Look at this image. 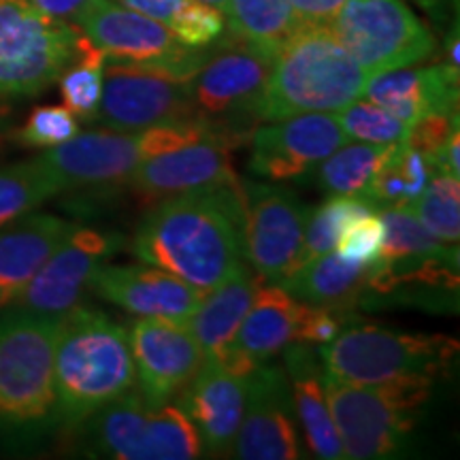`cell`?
<instances>
[{"label": "cell", "instance_id": "6da1fadb", "mask_svg": "<svg viewBox=\"0 0 460 460\" xmlns=\"http://www.w3.org/2000/svg\"><path fill=\"white\" fill-rule=\"evenodd\" d=\"M132 252L190 286L211 290L243 262L241 186L164 199L143 217Z\"/></svg>", "mask_w": 460, "mask_h": 460}, {"label": "cell", "instance_id": "7a4b0ae2", "mask_svg": "<svg viewBox=\"0 0 460 460\" xmlns=\"http://www.w3.org/2000/svg\"><path fill=\"white\" fill-rule=\"evenodd\" d=\"M135 360L124 326L96 309L73 307L60 318L54 356V422L79 427L135 386Z\"/></svg>", "mask_w": 460, "mask_h": 460}, {"label": "cell", "instance_id": "3957f363", "mask_svg": "<svg viewBox=\"0 0 460 460\" xmlns=\"http://www.w3.org/2000/svg\"><path fill=\"white\" fill-rule=\"evenodd\" d=\"M369 79L329 24H298L273 58L256 119L278 122L301 113H337L365 96Z\"/></svg>", "mask_w": 460, "mask_h": 460}, {"label": "cell", "instance_id": "277c9868", "mask_svg": "<svg viewBox=\"0 0 460 460\" xmlns=\"http://www.w3.org/2000/svg\"><path fill=\"white\" fill-rule=\"evenodd\" d=\"M435 379L402 377L362 386L322 371L326 405L345 458L377 460L405 450Z\"/></svg>", "mask_w": 460, "mask_h": 460}, {"label": "cell", "instance_id": "5b68a950", "mask_svg": "<svg viewBox=\"0 0 460 460\" xmlns=\"http://www.w3.org/2000/svg\"><path fill=\"white\" fill-rule=\"evenodd\" d=\"M62 315L17 307L0 318V435L54 422V356Z\"/></svg>", "mask_w": 460, "mask_h": 460}, {"label": "cell", "instance_id": "8992f818", "mask_svg": "<svg viewBox=\"0 0 460 460\" xmlns=\"http://www.w3.org/2000/svg\"><path fill=\"white\" fill-rule=\"evenodd\" d=\"M324 371L345 382L376 386L402 377H439L452 367L458 341L446 335L352 326L320 345Z\"/></svg>", "mask_w": 460, "mask_h": 460}, {"label": "cell", "instance_id": "52a82bcc", "mask_svg": "<svg viewBox=\"0 0 460 460\" xmlns=\"http://www.w3.org/2000/svg\"><path fill=\"white\" fill-rule=\"evenodd\" d=\"M84 32L45 15L32 0H0V99H31L79 56Z\"/></svg>", "mask_w": 460, "mask_h": 460}, {"label": "cell", "instance_id": "ba28073f", "mask_svg": "<svg viewBox=\"0 0 460 460\" xmlns=\"http://www.w3.org/2000/svg\"><path fill=\"white\" fill-rule=\"evenodd\" d=\"M79 427L88 429L92 450L118 460H190L203 452L199 430L180 405H149L126 393Z\"/></svg>", "mask_w": 460, "mask_h": 460}, {"label": "cell", "instance_id": "9c48e42d", "mask_svg": "<svg viewBox=\"0 0 460 460\" xmlns=\"http://www.w3.org/2000/svg\"><path fill=\"white\" fill-rule=\"evenodd\" d=\"M329 26L371 77L416 66L437 51L435 34L402 0H345Z\"/></svg>", "mask_w": 460, "mask_h": 460}, {"label": "cell", "instance_id": "30bf717a", "mask_svg": "<svg viewBox=\"0 0 460 460\" xmlns=\"http://www.w3.org/2000/svg\"><path fill=\"white\" fill-rule=\"evenodd\" d=\"M190 68L109 60L94 122L115 132H141L194 118Z\"/></svg>", "mask_w": 460, "mask_h": 460}, {"label": "cell", "instance_id": "8fae6325", "mask_svg": "<svg viewBox=\"0 0 460 460\" xmlns=\"http://www.w3.org/2000/svg\"><path fill=\"white\" fill-rule=\"evenodd\" d=\"M243 194V256L258 278L281 284L303 261L305 226L312 207L290 190L241 183Z\"/></svg>", "mask_w": 460, "mask_h": 460}, {"label": "cell", "instance_id": "7c38bea8", "mask_svg": "<svg viewBox=\"0 0 460 460\" xmlns=\"http://www.w3.org/2000/svg\"><path fill=\"white\" fill-rule=\"evenodd\" d=\"M73 24L107 56V60L199 71L209 58L207 51L183 45L163 22L124 7L118 0H90L73 17Z\"/></svg>", "mask_w": 460, "mask_h": 460}, {"label": "cell", "instance_id": "4fadbf2b", "mask_svg": "<svg viewBox=\"0 0 460 460\" xmlns=\"http://www.w3.org/2000/svg\"><path fill=\"white\" fill-rule=\"evenodd\" d=\"M384 243L371 264L369 288L388 295L402 284L458 288V245L437 239L410 207H386Z\"/></svg>", "mask_w": 460, "mask_h": 460}, {"label": "cell", "instance_id": "5bb4252c", "mask_svg": "<svg viewBox=\"0 0 460 460\" xmlns=\"http://www.w3.org/2000/svg\"><path fill=\"white\" fill-rule=\"evenodd\" d=\"M119 247L118 234L75 226L11 303L26 312L65 315L77 307L102 264Z\"/></svg>", "mask_w": 460, "mask_h": 460}, {"label": "cell", "instance_id": "9a60e30c", "mask_svg": "<svg viewBox=\"0 0 460 460\" xmlns=\"http://www.w3.org/2000/svg\"><path fill=\"white\" fill-rule=\"evenodd\" d=\"M273 58L239 39L220 54H209L190 82L194 118L226 132L233 119H256L264 85L271 75Z\"/></svg>", "mask_w": 460, "mask_h": 460}, {"label": "cell", "instance_id": "2e32d148", "mask_svg": "<svg viewBox=\"0 0 460 460\" xmlns=\"http://www.w3.org/2000/svg\"><path fill=\"white\" fill-rule=\"evenodd\" d=\"M345 141L335 113L292 115L254 132L250 169L264 180H296L318 169Z\"/></svg>", "mask_w": 460, "mask_h": 460}, {"label": "cell", "instance_id": "e0dca14e", "mask_svg": "<svg viewBox=\"0 0 460 460\" xmlns=\"http://www.w3.org/2000/svg\"><path fill=\"white\" fill-rule=\"evenodd\" d=\"M233 456L243 460H296L295 405L288 376L279 367L258 365L247 376L245 411L241 418Z\"/></svg>", "mask_w": 460, "mask_h": 460}, {"label": "cell", "instance_id": "ac0fdd59", "mask_svg": "<svg viewBox=\"0 0 460 460\" xmlns=\"http://www.w3.org/2000/svg\"><path fill=\"white\" fill-rule=\"evenodd\" d=\"M128 339L141 396L149 405L171 402L205 362L203 348L183 322L137 320Z\"/></svg>", "mask_w": 460, "mask_h": 460}, {"label": "cell", "instance_id": "d6986e66", "mask_svg": "<svg viewBox=\"0 0 460 460\" xmlns=\"http://www.w3.org/2000/svg\"><path fill=\"white\" fill-rule=\"evenodd\" d=\"M141 160L139 132L115 130H79L73 139L37 156L60 192L126 181Z\"/></svg>", "mask_w": 460, "mask_h": 460}, {"label": "cell", "instance_id": "ffe728a7", "mask_svg": "<svg viewBox=\"0 0 460 460\" xmlns=\"http://www.w3.org/2000/svg\"><path fill=\"white\" fill-rule=\"evenodd\" d=\"M247 376L214 358H205L197 376L180 393V407L199 430L203 450L222 456L233 450L245 411Z\"/></svg>", "mask_w": 460, "mask_h": 460}, {"label": "cell", "instance_id": "44dd1931", "mask_svg": "<svg viewBox=\"0 0 460 460\" xmlns=\"http://www.w3.org/2000/svg\"><path fill=\"white\" fill-rule=\"evenodd\" d=\"M92 290L128 314L141 318L183 322V324L197 312L207 292L152 264L149 267L102 264L92 281Z\"/></svg>", "mask_w": 460, "mask_h": 460}, {"label": "cell", "instance_id": "7402d4cb", "mask_svg": "<svg viewBox=\"0 0 460 460\" xmlns=\"http://www.w3.org/2000/svg\"><path fill=\"white\" fill-rule=\"evenodd\" d=\"M228 141L207 139L141 160L130 175L132 186L152 199H169L205 188H237Z\"/></svg>", "mask_w": 460, "mask_h": 460}, {"label": "cell", "instance_id": "603a6c76", "mask_svg": "<svg viewBox=\"0 0 460 460\" xmlns=\"http://www.w3.org/2000/svg\"><path fill=\"white\" fill-rule=\"evenodd\" d=\"M303 301H296L281 286L258 288L233 341L214 360L228 369L250 376L258 365L279 354L288 343L298 341Z\"/></svg>", "mask_w": 460, "mask_h": 460}, {"label": "cell", "instance_id": "cb8c5ba5", "mask_svg": "<svg viewBox=\"0 0 460 460\" xmlns=\"http://www.w3.org/2000/svg\"><path fill=\"white\" fill-rule=\"evenodd\" d=\"M365 96L407 126L429 115H452L458 111V66L446 62L373 75L367 82Z\"/></svg>", "mask_w": 460, "mask_h": 460}, {"label": "cell", "instance_id": "d4e9b609", "mask_svg": "<svg viewBox=\"0 0 460 460\" xmlns=\"http://www.w3.org/2000/svg\"><path fill=\"white\" fill-rule=\"evenodd\" d=\"M77 224L51 214H31L0 226V295L4 305L34 278Z\"/></svg>", "mask_w": 460, "mask_h": 460}, {"label": "cell", "instance_id": "484cf974", "mask_svg": "<svg viewBox=\"0 0 460 460\" xmlns=\"http://www.w3.org/2000/svg\"><path fill=\"white\" fill-rule=\"evenodd\" d=\"M281 352L286 358V376L288 384H290L292 405H295V413L312 452L324 460L345 458L329 405H326L322 369L315 362L312 343L292 341Z\"/></svg>", "mask_w": 460, "mask_h": 460}, {"label": "cell", "instance_id": "4316f807", "mask_svg": "<svg viewBox=\"0 0 460 460\" xmlns=\"http://www.w3.org/2000/svg\"><path fill=\"white\" fill-rule=\"evenodd\" d=\"M258 281L261 278L241 262L228 278L205 292L197 312L186 322L190 332L203 348L205 358L222 354L233 341L247 309L254 303L258 288H261Z\"/></svg>", "mask_w": 460, "mask_h": 460}, {"label": "cell", "instance_id": "83f0119b", "mask_svg": "<svg viewBox=\"0 0 460 460\" xmlns=\"http://www.w3.org/2000/svg\"><path fill=\"white\" fill-rule=\"evenodd\" d=\"M369 275L371 264L345 261L332 250L298 264L278 286L298 301L339 312L358 301L362 290L369 288Z\"/></svg>", "mask_w": 460, "mask_h": 460}, {"label": "cell", "instance_id": "f1b7e54d", "mask_svg": "<svg viewBox=\"0 0 460 460\" xmlns=\"http://www.w3.org/2000/svg\"><path fill=\"white\" fill-rule=\"evenodd\" d=\"M394 146H373V143H352L335 149L318 166L315 183L326 197H362L393 156Z\"/></svg>", "mask_w": 460, "mask_h": 460}, {"label": "cell", "instance_id": "f546056e", "mask_svg": "<svg viewBox=\"0 0 460 460\" xmlns=\"http://www.w3.org/2000/svg\"><path fill=\"white\" fill-rule=\"evenodd\" d=\"M433 175V163L420 149L411 147L410 143H399L360 199L371 203L377 211L386 207L410 205L424 192Z\"/></svg>", "mask_w": 460, "mask_h": 460}, {"label": "cell", "instance_id": "4dcf8cb0", "mask_svg": "<svg viewBox=\"0 0 460 460\" xmlns=\"http://www.w3.org/2000/svg\"><path fill=\"white\" fill-rule=\"evenodd\" d=\"M226 17L234 39L271 58L296 28L290 0H230Z\"/></svg>", "mask_w": 460, "mask_h": 460}, {"label": "cell", "instance_id": "1f68e13d", "mask_svg": "<svg viewBox=\"0 0 460 460\" xmlns=\"http://www.w3.org/2000/svg\"><path fill=\"white\" fill-rule=\"evenodd\" d=\"M56 194H62L60 188L37 158L0 166V226L31 214Z\"/></svg>", "mask_w": 460, "mask_h": 460}, {"label": "cell", "instance_id": "d6a6232c", "mask_svg": "<svg viewBox=\"0 0 460 460\" xmlns=\"http://www.w3.org/2000/svg\"><path fill=\"white\" fill-rule=\"evenodd\" d=\"M107 56L94 48L84 34L82 48L75 62L58 79L65 107L75 118L94 122L102 94V77H105Z\"/></svg>", "mask_w": 460, "mask_h": 460}, {"label": "cell", "instance_id": "836d02e7", "mask_svg": "<svg viewBox=\"0 0 460 460\" xmlns=\"http://www.w3.org/2000/svg\"><path fill=\"white\" fill-rule=\"evenodd\" d=\"M437 239L458 245L460 237V181L456 175L435 172L424 192L405 205Z\"/></svg>", "mask_w": 460, "mask_h": 460}, {"label": "cell", "instance_id": "e575fe53", "mask_svg": "<svg viewBox=\"0 0 460 460\" xmlns=\"http://www.w3.org/2000/svg\"><path fill=\"white\" fill-rule=\"evenodd\" d=\"M376 207L358 197H331L318 209H312L307 226H305L301 264L315 256L329 254L335 250L339 234L349 222L376 214Z\"/></svg>", "mask_w": 460, "mask_h": 460}, {"label": "cell", "instance_id": "d590c367", "mask_svg": "<svg viewBox=\"0 0 460 460\" xmlns=\"http://www.w3.org/2000/svg\"><path fill=\"white\" fill-rule=\"evenodd\" d=\"M337 119L341 124L345 137L360 143H373V146H394V143H407L411 126L401 122L393 113L371 101H356L352 105L337 111Z\"/></svg>", "mask_w": 460, "mask_h": 460}, {"label": "cell", "instance_id": "8d00e7d4", "mask_svg": "<svg viewBox=\"0 0 460 460\" xmlns=\"http://www.w3.org/2000/svg\"><path fill=\"white\" fill-rule=\"evenodd\" d=\"M79 132L77 118L65 105H45L32 109L24 126L11 130V139L22 147L51 149L73 139Z\"/></svg>", "mask_w": 460, "mask_h": 460}, {"label": "cell", "instance_id": "74e56055", "mask_svg": "<svg viewBox=\"0 0 460 460\" xmlns=\"http://www.w3.org/2000/svg\"><path fill=\"white\" fill-rule=\"evenodd\" d=\"M166 28L188 48L203 49L224 32V13L203 0H188Z\"/></svg>", "mask_w": 460, "mask_h": 460}, {"label": "cell", "instance_id": "f35d334b", "mask_svg": "<svg viewBox=\"0 0 460 460\" xmlns=\"http://www.w3.org/2000/svg\"><path fill=\"white\" fill-rule=\"evenodd\" d=\"M384 243V220L382 214H376L358 217V220L349 222L348 226L339 234L335 252L345 261L360 262V264H373L379 250Z\"/></svg>", "mask_w": 460, "mask_h": 460}, {"label": "cell", "instance_id": "ab89813d", "mask_svg": "<svg viewBox=\"0 0 460 460\" xmlns=\"http://www.w3.org/2000/svg\"><path fill=\"white\" fill-rule=\"evenodd\" d=\"M341 331V320L337 318L335 309L314 307L303 303L301 324H298V341L303 343H329Z\"/></svg>", "mask_w": 460, "mask_h": 460}, {"label": "cell", "instance_id": "60d3db41", "mask_svg": "<svg viewBox=\"0 0 460 460\" xmlns=\"http://www.w3.org/2000/svg\"><path fill=\"white\" fill-rule=\"evenodd\" d=\"M345 0H290L292 15L298 24H331Z\"/></svg>", "mask_w": 460, "mask_h": 460}, {"label": "cell", "instance_id": "b9f144b4", "mask_svg": "<svg viewBox=\"0 0 460 460\" xmlns=\"http://www.w3.org/2000/svg\"><path fill=\"white\" fill-rule=\"evenodd\" d=\"M118 3H122L124 7L139 11V13L169 26L172 15H175L188 0H118Z\"/></svg>", "mask_w": 460, "mask_h": 460}, {"label": "cell", "instance_id": "7bdbcfd3", "mask_svg": "<svg viewBox=\"0 0 460 460\" xmlns=\"http://www.w3.org/2000/svg\"><path fill=\"white\" fill-rule=\"evenodd\" d=\"M90 0H32L37 9H41L45 15L56 17V20H73Z\"/></svg>", "mask_w": 460, "mask_h": 460}, {"label": "cell", "instance_id": "ee69618b", "mask_svg": "<svg viewBox=\"0 0 460 460\" xmlns=\"http://www.w3.org/2000/svg\"><path fill=\"white\" fill-rule=\"evenodd\" d=\"M11 137V109L0 105V143Z\"/></svg>", "mask_w": 460, "mask_h": 460}, {"label": "cell", "instance_id": "f6af8a7d", "mask_svg": "<svg viewBox=\"0 0 460 460\" xmlns=\"http://www.w3.org/2000/svg\"><path fill=\"white\" fill-rule=\"evenodd\" d=\"M203 3L211 4V7H216L224 15H226L228 9H230V0H203Z\"/></svg>", "mask_w": 460, "mask_h": 460}, {"label": "cell", "instance_id": "bcb514c9", "mask_svg": "<svg viewBox=\"0 0 460 460\" xmlns=\"http://www.w3.org/2000/svg\"><path fill=\"white\" fill-rule=\"evenodd\" d=\"M3 305H4V298H3V295H0V307H3Z\"/></svg>", "mask_w": 460, "mask_h": 460}]
</instances>
